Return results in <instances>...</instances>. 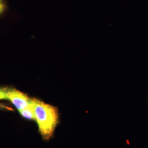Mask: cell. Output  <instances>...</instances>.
<instances>
[{
  "label": "cell",
  "mask_w": 148,
  "mask_h": 148,
  "mask_svg": "<svg viewBox=\"0 0 148 148\" xmlns=\"http://www.w3.org/2000/svg\"><path fill=\"white\" fill-rule=\"evenodd\" d=\"M6 88L0 87V100L6 99Z\"/></svg>",
  "instance_id": "277c9868"
},
{
  "label": "cell",
  "mask_w": 148,
  "mask_h": 148,
  "mask_svg": "<svg viewBox=\"0 0 148 148\" xmlns=\"http://www.w3.org/2000/svg\"><path fill=\"white\" fill-rule=\"evenodd\" d=\"M5 3L3 0H0V14H2L6 9Z\"/></svg>",
  "instance_id": "5b68a950"
},
{
  "label": "cell",
  "mask_w": 148,
  "mask_h": 148,
  "mask_svg": "<svg viewBox=\"0 0 148 148\" xmlns=\"http://www.w3.org/2000/svg\"><path fill=\"white\" fill-rule=\"evenodd\" d=\"M5 108L9 109V108H7V107H5V106H3L2 105H1L0 104V108Z\"/></svg>",
  "instance_id": "8992f818"
},
{
  "label": "cell",
  "mask_w": 148,
  "mask_h": 148,
  "mask_svg": "<svg viewBox=\"0 0 148 148\" xmlns=\"http://www.w3.org/2000/svg\"><path fill=\"white\" fill-rule=\"evenodd\" d=\"M35 120L38 125L42 138L49 140L53 136L58 123V114L55 107L37 100L33 99Z\"/></svg>",
  "instance_id": "6da1fadb"
},
{
  "label": "cell",
  "mask_w": 148,
  "mask_h": 148,
  "mask_svg": "<svg viewBox=\"0 0 148 148\" xmlns=\"http://www.w3.org/2000/svg\"><path fill=\"white\" fill-rule=\"evenodd\" d=\"M19 112L22 116L29 119H36L33 104V99L32 103L27 108L19 111Z\"/></svg>",
  "instance_id": "3957f363"
},
{
  "label": "cell",
  "mask_w": 148,
  "mask_h": 148,
  "mask_svg": "<svg viewBox=\"0 0 148 148\" xmlns=\"http://www.w3.org/2000/svg\"><path fill=\"white\" fill-rule=\"evenodd\" d=\"M6 99L11 101L18 110L27 108L32 103V99L14 88H6Z\"/></svg>",
  "instance_id": "7a4b0ae2"
}]
</instances>
